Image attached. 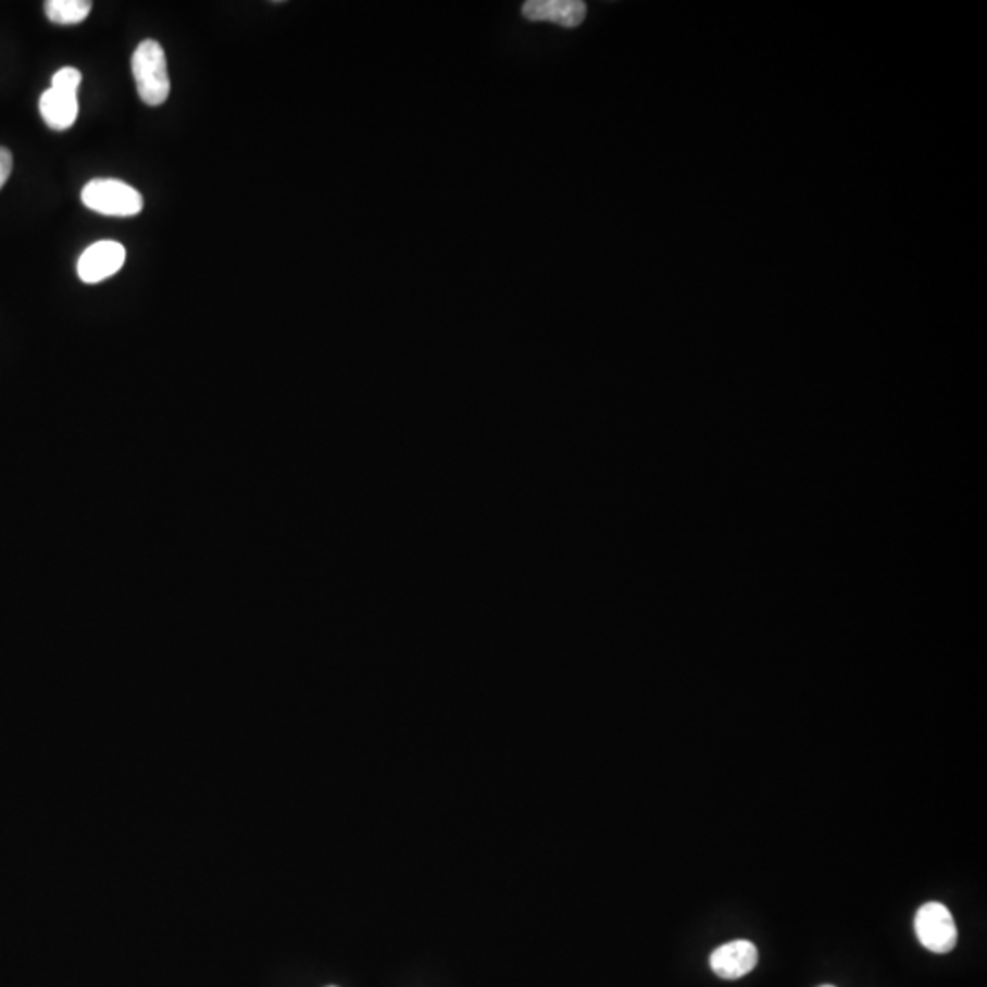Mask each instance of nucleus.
<instances>
[{
    "label": "nucleus",
    "mask_w": 987,
    "mask_h": 987,
    "mask_svg": "<svg viewBox=\"0 0 987 987\" xmlns=\"http://www.w3.org/2000/svg\"><path fill=\"white\" fill-rule=\"evenodd\" d=\"M80 79H83V75H80L79 70L66 66V68H61L58 74L53 75L52 88L63 90V92L77 93Z\"/></svg>",
    "instance_id": "obj_9"
},
{
    "label": "nucleus",
    "mask_w": 987,
    "mask_h": 987,
    "mask_svg": "<svg viewBox=\"0 0 987 987\" xmlns=\"http://www.w3.org/2000/svg\"><path fill=\"white\" fill-rule=\"evenodd\" d=\"M759 962V951L755 944L750 940H734L724 944L713 951L710 957L712 971L724 980H737L755 970Z\"/></svg>",
    "instance_id": "obj_5"
},
{
    "label": "nucleus",
    "mask_w": 987,
    "mask_h": 987,
    "mask_svg": "<svg viewBox=\"0 0 987 987\" xmlns=\"http://www.w3.org/2000/svg\"><path fill=\"white\" fill-rule=\"evenodd\" d=\"M133 74L139 98L149 107L165 103L171 93L167 58L158 40L147 39L133 55Z\"/></svg>",
    "instance_id": "obj_1"
},
{
    "label": "nucleus",
    "mask_w": 987,
    "mask_h": 987,
    "mask_svg": "<svg viewBox=\"0 0 987 987\" xmlns=\"http://www.w3.org/2000/svg\"><path fill=\"white\" fill-rule=\"evenodd\" d=\"M80 200L93 213L127 218L143 211V196L120 179H92L85 185Z\"/></svg>",
    "instance_id": "obj_2"
},
{
    "label": "nucleus",
    "mask_w": 987,
    "mask_h": 987,
    "mask_svg": "<svg viewBox=\"0 0 987 987\" xmlns=\"http://www.w3.org/2000/svg\"><path fill=\"white\" fill-rule=\"evenodd\" d=\"M47 17L55 24H79L92 12L90 0H48Z\"/></svg>",
    "instance_id": "obj_8"
},
{
    "label": "nucleus",
    "mask_w": 987,
    "mask_h": 987,
    "mask_svg": "<svg viewBox=\"0 0 987 987\" xmlns=\"http://www.w3.org/2000/svg\"><path fill=\"white\" fill-rule=\"evenodd\" d=\"M127 260V249L120 241L101 240L88 247L77 262V275L85 284H99L114 276Z\"/></svg>",
    "instance_id": "obj_4"
},
{
    "label": "nucleus",
    "mask_w": 987,
    "mask_h": 987,
    "mask_svg": "<svg viewBox=\"0 0 987 987\" xmlns=\"http://www.w3.org/2000/svg\"><path fill=\"white\" fill-rule=\"evenodd\" d=\"M820 987H836V986H828V984H827V986H820Z\"/></svg>",
    "instance_id": "obj_11"
},
{
    "label": "nucleus",
    "mask_w": 987,
    "mask_h": 987,
    "mask_svg": "<svg viewBox=\"0 0 987 987\" xmlns=\"http://www.w3.org/2000/svg\"><path fill=\"white\" fill-rule=\"evenodd\" d=\"M329 987H335V986H329Z\"/></svg>",
    "instance_id": "obj_12"
},
{
    "label": "nucleus",
    "mask_w": 987,
    "mask_h": 987,
    "mask_svg": "<svg viewBox=\"0 0 987 987\" xmlns=\"http://www.w3.org/2000/svg\"><path fill=\"white\" fill-rule=\"evenodd\" d=\"M522 13L533 23L546 21L563 28H576L584 23L587 7L580 0H528L523 4Z\"/></svg>",
    "instance_id": "obj_6"
},
{
    "label": "nucleus",
    "mask_w": 987,
    "mask_h": 987,
    "mask_svg": "<svg viewBox=\"0 0 987 987\" xmlns=\"http://www.w3.org/2000/svg\"><path fill=\"white\" fill-rule=\"evenodd\" d=\"M914 930L920 944L930 953H949L959 940L953 914L938 901H929L919 909L914 916Z\"/></svg>",
    "instance_id": "obj_3"
},
{
    "label": "nucleus",
    "mask_w": 987,
    "mask_h": 987,
    "mask_svg": "<svg viewBox=\"0 0 987 987\" xmlns=\"http://www.w3.org/2000/svg\"><path fill=\"white\" fill-rule=\"evenodd\" d=\"M12 168H13L12 152H10V150H8V149H4V147H0V189H2V187H4V184H7L8 178H10V174H12Z\"/></svg>",
    "instance_id": "obj_10"
},
{
    "label": "nucleus",
    "mask_w": 987,
    "mask_h": 987,
    "mask_svg": "<svg viewBox=\"0 0 987 987\" xmlns=\"http://www.w3.org/2000/svg\"><path fill=\"white\" fill-rule=\"evenodd\" d=\"M39 109L42 120L52 130H68L79 114L77 93L50 87L40 96Z\"/></svg>",
    "instance_id": "obj_7"
}]
</instances>
